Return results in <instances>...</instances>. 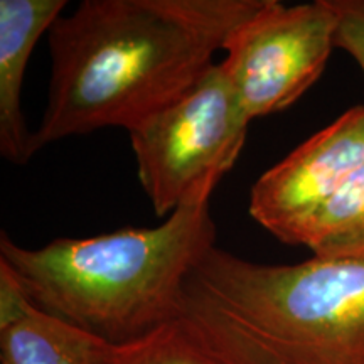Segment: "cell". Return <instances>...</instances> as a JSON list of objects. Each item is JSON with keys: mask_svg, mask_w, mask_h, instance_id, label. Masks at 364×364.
Listing matches in <instances>:
<instances>
[{"mask_svg": "<svg viewBox=\"0 0 364 364\" xmlns=\"http://www.w3.org/2000/svg\"><path fill=\"white\" fill-rule=\"evenodd\" d=\"M263 0H85L48 33L51 80L33 145L127 132L211 68Z\"/></svg>", "mask_w": 364, "mask_h": 364, "instance_id": "cell-1", "label": "cell"}, {"mask_svg": "<svg viewBox=\"0 0 364 364\" xmlns=\"http://www.w3.org/2000/svg\"><path fill=\"white\" fill-rule=\"evenodd\" d=\"M177 321L220 364H364V260L268 265L213 247Z\"/></svg>", "mask_w": 364, "mask_h": 364, "instance_id": "cell-2", "label": "cell"}, {"mask_svg": "<svg viewBox=\"0 0 364 364\" xmlns=\"http://www.w3.org/2000/svg\"><path fill=\"white\" fill-rule=\"evenodd\" d=\"M203 189L156 228H124L90 238H58L22 248L0 236V263L31 302L113 346L179 318L189 273L215 247L216 228Z\"/></svg>", "mask_w": 364, "mask_h": 364, "instance_id": "cell-3", "label": "cell"}, {"mask_svg": "<svg viewBox=\"0 0 364 364\" xmlns=\"http://www.w3.org/2000/svg\"><path fill=\"white\" fill-rule=\"evenodd\" d=\"M250 118L220 63L129 130L140 184L159 218L171 216L233 169Z\"/></svg>", "mask_w": 364, "mask_h": 364, "instance_id": "cell-4", "label": "cell"}, {"mask_svg": "<svg viewBox=\"0 0 364 364\" xmlns=\"http://www.w3.org/2000/svg\"><path fill=\"white\" fill-rule=\"evenodd\" d=\"M327 0L285 6L263 0L225 43L220 65L250 120L285 110L321 78L336 48Z\"/></svg>", "mask_w": 364, "mask_h": 364, "instance_id": "cell-5", "label": "cell"}, {"mask_svg": "<svg viewBox=\"0 0 364 364\" xmlns=\"http://www.w3.org/2000/svg\"><path fill=\"white\" fill-rule=\"evenodd\" d=\"M364 164V105L353 107L268 169L250 193V215L289 245Z\"/></svg>", "mask_w": 364, "mask_h": 364, "instance_id": "cell-6", "label": "cell"}, {"mask_svg": "<svg viewBox=\"0 0 364 364\" xmlns=\"http://www.w3.org/2000/svg\"><path fill=\"white\" fill-rule=\"evenodd\" d=\"M65 7L66 0H0V154L17 166L36 154L22 113L27 63Z\"/></svg>", "mask_w": 364, "mask_h": 364, "instance_id": "cell-7", "label": "cell"}, {"mask_svg": "<svg viewBox=\"0 0 364 364\" xmlns=\"http://www.w3.org/2000/svg\"><path fill=\"white\" fill-rule=\"evenodd\" d=\"M112 348L31 299L0 316V364H103Z\"/></svg>", "mask_w": 364, "mask_h": 364, "instance_id": "cell-8", "label": "cell"}, {"mask_svg": "<svg viewBox=\"0 0 364 364\" xmlns=\"http://www.w3.org/2000/svg\"><path fill=\"white\" fill-rule=\"evenodd\" d=\"M300 245L317 258L364 260V164L317 213Z\"/></svg>", "mask_w": 364, "mask_h": 364, "instance_id": "cell-9", "label": "cell"}, {"mask_svg": "<svg viewBox=\"0 0 364 364\" xmlns=\"http://www.w3.org/2000/svg\"><path fill=\"white\" fill-rule=\"evenodd\" d=\"M103 364H220L179 321L159 327L130 343L113 346Z\"/></svg>", "mask_w": 364, "mask_h": 364, "instance_id": "cell-10", "label": "cell"}, {"mask_svg": "<svg viewBox=\"0 0 364 364\" xmlns=\"http://www.w3.org/2000/svg\"><path fill=\"white\" fill-rule=\"evenodd\" d=\"M336 16V48L351 56L364 73V0H327Z\"/></svg>", "mask_w": 364, "mask_h": 364, "instance_id": "cell-11", "label": "cell"}]
</instances>
